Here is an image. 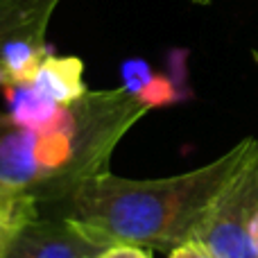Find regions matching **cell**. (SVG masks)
Masks as SVG:
<instances>
[{"instance_id":"obj_1","label":"cell","mask_w":258,"mask_h":258,"mask_svg":"<svg viewBox=\"0 0 258 258\" xmlns=\"http://www.w3.org/2000/svg\"><path fill=\"white\" fill-rule=\"evenodd\" d=\"M251 145L254 138H242L211 163L172 177L129 179L104 170L84 179L41 215L77 220L113 245L127 242L170 254L197 238L215 197L240 168Z\"/></svg>"},{"instance_id":"obj_2","label":"cell","mask_w":258,"mask_h":258,"mask_svg":"<svg viewBox=\"0 0 258 258\" xmlns=\"http://www.w3.org/2000/svg\"><path fill=\"white\" fill-rule=\"evenodd\" d=\"M147 111L125 86L89 89L48 125H21L0 111V186L34 195L39 211L57 204L109 170L118 143Z\"/></svg>"},{"instance_id":"obj_3","label":"cell","mask_w":258,"mask_h":258,"mask_svg":"<svg viewBox=\"0 0 258 258\" xmlns=\"http://www.w3.org/2000/svg\"><path fill=\"white\" fill-rule=\"evenodd\" d=\"M258 218V141L249 154L224 183L211 211L202 222L197 238L215 258H258L256 254Z\"/></svg>"},{"instance_id":"obj_4","label":"cell","mask_w":258,"mask_h":258,"mask_svg":"<svg viewBox=\"0 0 258 258\" xmlns=\"http://www.w3.org/2000/svg\"><path fill=\"white\" fill-rule=\"evenodd\" d=\"M113 242L61 215H39L12 245L7 258H98Z\"/></svg>"},{"instance_id":"obj_5","label":"cell","mask_w":258,"mask_h":258,"mask_svg":"<svg viewBox=\"0 0 258 258\" xmlns=\"http://www.w3.org/2000/svg\"><path fill=\"white\" fill-rule=\"evenodd\" d=\"M27 84L36 91L43 100L54 107H68L77 102L89 91L84 82V63L80 57H61L50 52L41 61L32 80Z\"/></svg>"},{"instance_id":"obj_6","label":"cell","mask_w":258,"mask_h":258,"mask_svg":"<svg viewBox=\"0 0 258 258\" xmlns=\"http://www.w3.org/2000/svg\"><path fill=\"white\" fill-rule=\"evenodd\" d=\"M122 86L134 93L141 102H145L150 109L165 107L179 100V91L170 77L156 73L143 59H127L120 66Z\"/></svg>"},{"instance_id":"obj_7","label":"cell","mask_w":258,"mask_h":258,"mask_svg":"<svg viewBox=\"0 0 258 258\" xmlns=\"http://www.w3.org/2000/svg\"><path fill=\"white\" fill-rule=\"evenodd\" d=\"M41 215L34 195L0 186V258H7L21 231Z\"/></svg>"},{"instance_id":"obj_8","label":"cell","mask_w":258,"mask_h":258,"mask_svg":"<svg viewBox=\"0 0 258 258\" xmlns=\"http://www.w3.org/2000/svg\"><path fill=\"white\" fill-rule=\"evenodd\" d=\"M59 3L61 0H0V59L14 36L52 18Z\"/></svg>"},{"instance_id":"obj_9","label":"cell","mask_w":258,"mask_h":258,"mask_svg":"<svg viewBox=\"0 0 258 258\" xmlns=\"http://www.w3.org/2000/svg\"><path fill=\"white\" fill-rule=\"evenodd\" d=\"M98 258H152V254H150V249H145V247L116 242V245L107 247Z\"/></svg>"},{"instance_id":"obj_10","label":"cell","mask_w":258,"mask_h":258,"mask_svg":"<svg viewBox=\"0 0 258 258\" xmlns=\"http://www.w3.org/2000/svg\"><path fill=\"white\" fill-rule=\"evenodd\" d=\"M168 258H215L213 251L206 245H202L200 240H188L183 245H179L177 249H172Z\"/></svg>"},{"instance_id":"obj_11","label":"cell","mask_w":258,"mask_h":258,"mask_svg":"<svg viewBox=\"0 0 258 258\" xmlns=\"http://www.w3.org/2000/svg\"><path fill=\"white\" fill-rule=\"evenodd\" d=\"M254 238H256V254H258V218H256V231H254Z\"/></svg>"},{"instance_id":"obj_12","label":"cell","mask_w":258,"mask_h":258,"mask_svg":"<svg viewBox=\"0 0 258 258\" xmlns=\"http://www.w3.org/2000/svg\"><path fill=\"white\" fill-rule=\"evenodd\" d=\"M192 3H195V5H211L213 0H192Z\"/></svg>"},{"instance_id":"obj_13","label":"cell","mask_w":258,"mask_h":258,"mask_svg":"<svg viewBox=\"0 0 258 258\" xmlns=\"http://www.w3.org/2000/svg\"><path fill=\"white\" fill-rule=\"evenodd\" d=\"M254 57H256V61H258V52H256V54H254Z\"/></svg>"}]
</instances>
